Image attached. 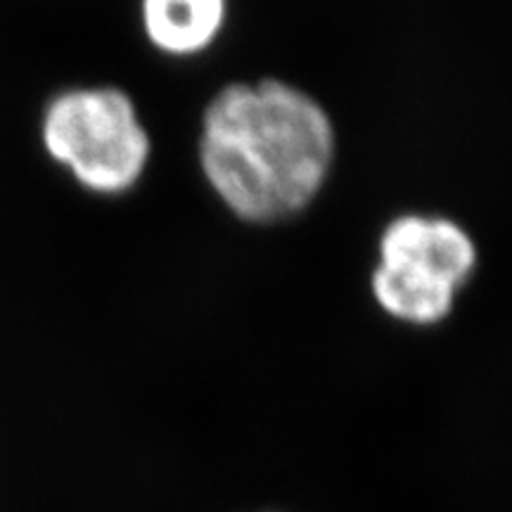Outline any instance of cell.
<instances>
[{
	"mask_svg": "<svg viewBox=\"0 0 512 512\" xmlns=\"http://www.w3.org/2000/svg\"><path fill=\"white\" fill-rule=\"evenodd\" d=\"M332 159L328 112L292 83H230L202 114V174L245 223L268 226L304 211L328 181Z\"/></svg>",
	"mask_w": 512,
	"mask_h": 512,
	"instance_id": "obj_1",
	"label": "cell"
},
{
	"mask_svg": "<svg viewBox=\"0 0 512 512\" xmlns=\"http://www.w3.org/2000/svg\"><path fill=\"white\" fill-rule=\"evenodd\" d=\"M41 143L83 190L121 195L136 188L150 164V133L136 102L114 86L67 88L41 114Z\"/></svg>",
	"mask_w": 512,
	"mask_h": 512,
	"instance_id": "obj_2",
	"label": "cell"
},
{
	"mask_svg": "<svg viewBox=\"0 0 512 512\" xmlns=\"http://www.w3.org/2000/svg\"><path fill=\"white\" fill-rule=\"evenodd\" d=\"M377 252L370 292L387 316L411 325H437L451 316L477 271L475 240L446 216H396L384 226Z\"/></svg>",
	"mask_w": 512,
	"mask_h": 512,
	"instance_id": "obj_3",
	"label": "cell"
},
{
	"mask_svg": "<svg viewBox=\"0 0 512 512\" xmlns=\"http://www.w3.org/2000/svg\"><path fill=\"white\" fill-rule=\"evenodd\" d=\"M228 0H143L145 36L157 50L174 57L200 55L221 34Z\"/></svg>",
	"mask_w": 512,
	"mask_h": 512,
	"instance_id": "obj_4",
	"label": "cell"
}]
</instances>
